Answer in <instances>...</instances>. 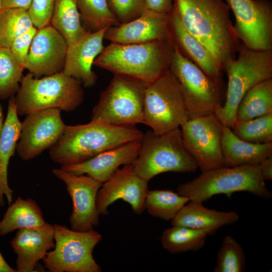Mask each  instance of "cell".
<instances>
[{
	"mask_svg": "<svg viewBox=\"0 0 272 272\" xmlns=\"http://www.w3.org/2000/svg\"><path fill=\"white\" fill-rule=\"evenodd\" d=\"M185 28L212 53L221 68L236 57L241 41L223 0H173Z\"/></svg>",
	"mask_w": 272,
	"mask_h": 272,
	"instance_id": "6da1fadb",
	"label": "cell"
},
{
	"mask_svg": "<svg viewBox=\"0 0 272 272\" xmlns=\"http://www.w3.org/2000/svg\"><path fill=\"white\" fill-rule=\"evenodd\" d=\"M143 132L135 126L116 125L98 120L66 125L49 150L52 161L65 166L85 161L106 150L141 140Z\"/></svg>",
	"mask_w": 272,
	"mask_h": 272,
	"instance_id": "7a4b0ae2",
	"label": "cell"
},
{
	"mask_svg": "<svg viewBox=\"0 0 272 272\" xmlns=\"http://www.w3.org/2000/svg\"><path fill=\"white\" fill-rule=\"evenodd\" d=\"M173 45L170 40L139 44L110 43L104 46L93 65L150 84L169 70Z\"/></svg>",
	"mask_w": 272,
	"mask_h": 272,
	"instance_id": "3957f363",
	"label": "cell"
},
{
	"mask_svg": "<svg viewBox=\"0 0 272 272\" xmlns=\"http://www.w3.org/2000/svg\"><path fill=\"white\" fill-rule=\"evenodd\" d=\"M244 191L265 199L272 197L266 187L258 164L235 167L222 166L202 173L196 178L182 183L177 192L189 200L203 203L217 194L231 197Z\"/></svg>",
	"mask_w": 272,
	"mask_h": 272,
	"instance_id": "277c9868",
	"label": "cell"
},
{
	"mask_svg": "<svg viewBox=\"0 0 272 272\" xmlns=\"http://www.w3.org/2000/svg\"><path fill=\"white\" fill-rule=\"evenodd\" d=\"M82 85L63 72L42 78L29 73L23 76L15 96L17 114L23 116L52 108L74 111L84 99Z\"/></svg>",
	"mask_w": 272,
	"mask_h": 272,
	"instance_id": "5b68a950",
	"label": "cell"
},
{
	"mask_svg": "<svg viewBox=\"0 0 272 272\" xmlns=\"http://www.w3.org/2000/svg\"><path fill=\"white\" fill-rule=\"evenodd\" d=\"M237 54L224 67L228 77L226 98L224 104L217 106L214 112L223 126L231 128L245 94L258 83L272 78L271 50H253L241 42Z\"/></svg>",
	"mask_w": 272,
	"mask_h": 272,
	"instance_id": "8992f818",
	"label": "cell"
},
{
	"mask_svg": "<svg viewBox=\"0 0 272 272\" xmlns=\"http://www.w3.org/2000/svg\"><path fill=\"white\" fill-rule=\"evenodd\" d=\"M132 164L148 182L163 173L194 172L198 168L183 145L180 128L161 134L152 130L144 133L138 156Z\"/></svg>",
	"mask_w": 272,
	"mask_h": 272,
	"instance_id": "52a82bcc",
	"label": "cell"
},
{
	"mask_svg": "<svg viewBox=\"0 0 272 272\" xmlns=\"http://www.w3.org/2000/svg\"><path fill=\"white\" fill-rule=\"evenodd\" d=\"M147 84L137 78L114 75L100 94L91 120L125 126L144 124V103Z\"/></svg>",
	"mask_w": 272,
	"mask_h": 272,
	"instance_id": "ba28073f",
	"label": "cell"
},
{
	"mask_svg": "<svg viewBox=\"0 0 272 272\" xmlns=\"http://www.w3.org/2000/svg\"><path fill=\"white\" fill-rule=\"evenodd\" d=\"M144 119V124L158 134L180 128L189 119L180 85L170 70L147 84Z\"/></svg>",
	"mask_w": 272,
	"mask_h": 272,
	"instance_id": "9c48e42d",
	"label": "cell"
},
{
	"mask_svg": "<svg viewBox=\"0 0 272 272\" xmlns=\"http://www.w3.org/2000/svg\"><path fill=\"white\" fill-rule=\"evenodd\" d=\"M53 249L42 259L50 272H100L93 251L102 239L98 232L91 229L78 231L64 225L55 224Z\"/></svg>",
	"mask_w": 272,
	"mask_h": 272,
	"instance_id": "30bf717a",
	"label": "cell"
},
{
	"mask_svg": "<svg viewBox=\"0 0 272 272\" xmlns=\"http://www.w3.org/2000/svg\"><path fill=\"white\" fill-rule=\"evenodd\" d=\"M169 70L180 85L189 119L214 113L222 105L221 85L174 46Z\"/></svg>",
	"mask_w": 272,
	"mask_h": 272,
	"instance_id": "8fae6325",
	"label": "cell"
},
{
	"mask_svg": "<svg viewBox=\"0 0 272 272\" xmlns=\"http://www.w3.org/2000/svg\"><path fill=\"white\" fill-rule=\"evenodd\" d=\"M223 127L214 113L188 119L180 127L183 145L201 172L225 166Z\"/></svg>",
	"mask_w": 272,
	"mask_h": 272,
	"instance_id": "7c38bea8",
	"label": "cell"
},
{
	"mask_svg": "<svg viewBox=\"0 0 272 272\" xmlns=\"http://www.w3.org/2000/svg\"><path fill=\"white\" fill-rule=\"evenodd\" d=\"M235 18L238 38L247 47L272 50V5L269 0H225Z\"/></svg>",
	"mask_w": 272,
	"mask_h": 272,
	"instance_id": "4fadbf2b",
	"label": "cell"
},
{
	"mask_svg": "<svg viewBox=\"0 0 272 272\" xmlns=\"http://www.w3.org/2000/svg\"><path fill=\"white\" fill-rule=\"evenodd\" d=\"M61 111L47 109L26 115L16 147L21 159L35 158L59 140L66 126L61 117Z\"/></svg>",
	"mask_w": 272,
	"mask_h": 272,
	"instance_id": "5bb4252c",
	"label": "cell"
},
{
	"mask_svg": "<svg viewBox=\"0 0 272 272\" xmlns=\"http://www.w3.org/2000/svg\"><path fill=\"white\" fill-rule=\"evenodd\" d=\"M52 173L63 181L73 202L70 218L71 229L87 231L99 224L96 197L102 183L87 175H75L60 168H53Z\"/></svg>",
	"mask_w": 272,
	"mask_h": 272,
	"instance_id": "9a60e30c",
	"label": "cell"
},
{
	"mask_svg": "<svg viewBox=\"0 0 272 272\" xmlns=\"http://www.w3.org/2000/svg\"><path fill=\"white\" fill-rule=\"evenodd\" d=\"M148 183L137 174L132 164L124 165L103 183L99 189L96 197L98 214L108 215L110 205L121 199L129 203L136 214H142L145 209Z\"/></svg>",
	"mask_w": 272,
	"mask_h": 272,
	"instance_id": "2e32d148",
	"label": "cell"
},
{
	"mask_svg": "<svg viewBox=\"0 0 272 272\" xmlns=\"http://www.w3.org/2000/svg\"><path fill=\"white\" fill-rule=\"evenodd\" d=\"M67 49L64 38L49 24L38 29L30 46L25 69L37 78L62 72Z\"/></svg>",
	"mask_w": 272,
	"mask_h": 272,
	"instance_id": "e0dca14e",
	"label": "cell"
},
{
	"mask_svg": "<svg viewBox=\"0 0 272 272\" xmlns=\"http://www.w3.org/2000/svg\"><path fill=\"white\" fill-rule=\"evenodd\" d=\"M170 14L145 9L139 17L130 22L108 27L104 39L118 44L171 41Z\"/></svg>",
	"mask_w": 272,
	"mask_h": 272,
	"instance_id": "ac0fdd59",
	"label": "cell"
},
{
	"mask_svg": "<svg viewBox=\"0 0 272 272\" xmlns=\"http://www.w3.org/2000/svg\"><path fill=\"white\" fill-rule=\"evenodd\" d=\"M108 28L95 32L88 31L68 46L63 72L77 80L85 88H92L96 84L97 77L92 65L104 47V35Z\"/></svg>",
	"mask_w": 272,
	"mask_h": 272,
	"instance_id": "d6986e66",
	"label": "cell"
},
{
	"mask_svg": "<svg viewBox=\"0 0 272 272\" xmlns=\"http://www.w3.org/2000/svg\"><path fill=\"white\" fill-rule=\"evenodd\" d=\"M141 146V140L131 142L104 151L85 161L60 168L73 174L87 175L103 184L120 166L134 162Z\"/></svg>",
	"mask_w": 272,
	"mask_h": 272,
	"instance_id": "ffe728a7",
	"label": "cell"
},
{
	"mask_svg": "<svg viewBox=\"0 0 272 272\" xmlns=\"http://www.w3.org/2000/svg\"><path fill=\"white\" fill-rule=\"evenodd\" d=\"M10 244L17 255V271H34L38 261L55 246L53 225L46 223L38 228L18 230Z\"/></svg>",
	"mask_w": 272,
	"mask_h": 272,
	"instance_id": "44dd1931",
	"label": "cell"
},
{
	"mask_svg": "<svg viewBox=\"0 0 272 272\" xmlns=\"http://www.w3.org/2000/svg\"><path fill=\"white\" fill-rule=\"evenodd\" d=\"M170 16L171 41L173 45L213 81L222 85L223 70L212 53L185 28L174 8Z\"/></svg>",
	"mask_w": 272,
	"mask_h": 272,
	"instance_id": "7402d4cb",
	"label": "cell"
},
{
	"mask_svg": "<svg viewBox=\"0 0 272 272\" xmlns=\"http://www.w3.org/2000/svg\"><path fill=\"white\" fill-rule=\"evenodd\" d=\"M239 219L236 211H219L208 209L201 202L189 200L171 221V224L202 230L211 235L221 227L232 225Z\"/></svg>",
	"mask_w": 272,
	"mask_h": 272,
	"instance_id": "603a6c76",
	"label": "cell"
},
{
	"mask_svg": "<svg viewBox=\"0 0 272 272\" xmlns=\"http://www.w3.org/2000/svg\"><path fill=\"white\" fill-rule=\"evenodd\" d=\"M16 110L15 96L9 99L8 111L0 135V206L5 205L4 196L9 205L13 202V190L8 180V169L11 158L16 150L21 130Z\"/></svg>",
	"mask_w": 272,
	"mask_h": 272,
	"instance_id": "cb8c5ba5",
	"label": "cell"
},
{
	"mask_svg": "<svg viewBox=\"0 0 272 272\" xmlns=\"http://www.w3.org/2000/svg\"><path fill=\"white\" fill-rule=\"evenodd\" d=\"M222 151L225 166L259 164L272 156V143L254 144L238 138L231 128L223 126Z\"/></svg>",
	"mask_w": 272,
	"mask_h": 272,
	"instance_id": "d4e9b609",
	"label": "cell"
},
{
	"mask_svg": "<svg viewBox=\"0 0 272 272\" xmlns=\"http://www.w3.org/2000/svg\"><path fill=\"white\" fill-rule=\"evenodd\" d=\"M46 223L41 209L34 200L18 196L10 205L0 221V235L16 230L38 228Z\"/></svg>",
	"mask_w": 272,
	"mask_h": 272,
	"instance_id": "484cf974",
	"label": "cell"
},
{
	"mask_svg": "<svg viewBox=\"0 0 272 272\" xmlns=\"http://www.w3.org/2000/svg\"><path fill=\"white\" fill-rule=\"evenodd\" d=\"M50 24L64 38L68 46L88 31L82 24L76 0H56Z\"/></svg>",
	"mask_w": 272,
	"mask_h": 272,
	"instance_id": "4316f807",
	"label": "cell"
},
{
	"mask_svg": "<svg viewBox=\"0 0 272 272\" xmlns=\"http://www.w3.org/2000/svg\"><path fill=\"white\" fill-rule=\"evenodd\" d=\"M272 113V78L251 88L237 107L235 122L248 120Z\"/></svg>",
	"mask_w": 272,
	"mask_h": 272,
	"instance_id": "83f0119b",
	"label": "cell"
},
{
	"mask_svg": "<svg viewBox=\"0 0 272 272\" xmlns=\"http://www.w3.org/2000/svg\"><path fill=\"white\" fill-rule=\"evenodd\" d=\"M208 234L203 231L182 226L172 225L163 232L162 246L172 254L197 251L205 244Z\"/></svg>",
	"mask_w": 272,
	"mask_h": 272,
	"instance_id": "f1b7e54d",
	"label": "cell"
},
{
	"mask_svg": "<svg viewBox=\"0 0 272 272\" xmlns=\"http://www.w3.org/2000/svg\"><path fill=\"white\" fill-rule=\"evenodd\" d=\"M189 201L187 197L170 190H148L145 207L151 216L171 221Z\"/></svg>",
	"mask_w": 272,
	"mask_h": 272,
	"instance_id": "f546056e",
	"label": "cell"
},
{
	"mask_svg": "<svg viewBox=\"0 0 272 272\" xmlns=\"http://www.w3.org/2000/svg\"><path fill=\"white\" fill-rule=\"evenodd\" d=\"M76 1L83 25L88 31L95 32L120 24L107 0Z\"/></svg>",
	"mask_w": 272,
	"mask_h": 272,
	"instance_id": "4dcf8cb0",
	"label": "cell"
},
{
	"mask_svg": "<svg viewBox=\"0 0 272 272\" xmlns=\"http://www.w3.org/2000/svg\"><path fill=\"white\" fill-rule=\"evenodd\" d=\"M34 25L28 11L22 8L2 9L0 46L10 48L14 40Z\"/></svg>",
	"mask_w": 272,
	"mask_h": 272,
	"instance_id": "1f68e13d",
	"label": "cell"
},
{
	"mask_svg": "<svg viewBox=\"0 0 272 272\" xmlns=\"http://www.w3.org/2000/svg\"><path fill=\"white\" fill-rule=\"evenodd\" d=\"M24 69L17 61L10 48L0 46V99L15 96Z\"/></svg>",
	"mask_w": 272,
	"mask_h": 272,
	"instance_id": "d6a6232c",
	"label": "cell"
},
{
	"mask_svg": "<svg viewBox=\"0 0 272 272\" xmlns=\"http://www.w3.org/2000/svg\"><path fill=\"white\" fill-rule=\"evenodd\" d=\"M231 129L238 138L247 142L272 143V113L235 122Z\"/></svg>",
	"mask_w": 272,
	"mask_h": 272,
	"instance_id": "836d02e7",
	"label": "cell"
},
{
	"mask_svg": "<svg viewBox=\"0 0 272 272\" xmlns=\"http://www.w3.org/2000/svg\"><path fill=\"white\" fill-rule=\"evenodd\" d=\"M246 257L241 245L231 235L225 237L217 253L214 272H243Z\"/></svg>",
	"mask_w": 272,
	"mask_h": 272,
	"instance_id": "e575fe53",
	"label": "cell"
},
{
	"mask_svg": "<svg viewBox=\"0 0 272 272\" xmlns=\"http://www.w3.org/2000/svg\"><path fill=\"white\" fill-rule=\"evenodd\" d=\"M107 3L120 24L139 17L145 10V0H107Z\"/></svg>",
	"mask_w": 272,
	"mask_h": 272,
	"instance_id": "d590c367",
	"label": "cell"
},
{
	"mask_svg": "<svg viewBox=\"0 0 272 272\" xmlns=\"http://www.w3.org/2000/svg\"><path fill=\"white\" fill-rule=\"evenodd\" d=\"M56 0H32L28 13L38 29L50 24Z\"/></svg>",
	"mask_w": 272,
	"mask_h": 272,
	"instance_id": "8d00e7d4",
	"label": "cell"
},
{
	"mask_svg": "<svg viewBox=\"0 0 272 272\" xmlns=\"http://www.w3.org/2000/svg\"><path fill=\"white\" fill-rule=\"evenodd\" d=\"M37 30L33 26L16 38L10 47L17 61L24 69L32 40Z\"/></svg>",
	"mask_w": 272,
	"mask_h": 272,
	"instance_id": "74e56055",
	"label": "cell"
},
{
	"mask_svg": "<svg viewBox=\"0 0 272 272\" xmlns=\"http://www.w3.org/2000/svg\"><path fill=\"white\" fill-rule=\"evenodd\" d=\"M145 9L170 14L173 8V0H145Z\"/></svg>",
	"mask_w": 272,
	"mask_h": 272,
	"instance_id": "f35d334b",
	"label": "cell"
},
{
	"mask_svg": "<svg viewBox=\"0 0 272 272\" xmlns=\"http://www.w3.org/2000/svg\"><path fill=\"white\" fill-rule=\"evenodd\" d=\"M261 175L264 181L272 180V156L262 160L259 164Z\"/></svg>",
	"mask_w": 272,
	"mask_h": 272,
	"instance_id": "ab89813d",
	"label": "cell"
},
{
	"mask_svg": "<svg viewBox=\"0 0 272 272\" xmlns=\"http://www.w3.org/2000/svg\"><path fill=\"white\" fill-rule=\"evenodd\" d=\"M32 0H2V9L8 8L29 9Z\"/></svg>",
	"mask_w": 272,
	"mask_h": 272,
	"instance_id": "60d3db41",
	"label": "cell"
},
{
	"mask_svg": "<svg viewBox=\"0 0 272 272\" xmlns=\"http://www.w3.org/2000/svg\"><path fill=\"white\" fill-rule=\"evenodd\" d=\"M16 269L12 268L5 260L0 252V272H16Z\"/></svg>",
	"mask_w": 272,
	"mask_h": 272,
	"instance_id": "b9f144b4",
	"label": "cell"
},
{
	"mask_svg": "<svg viewBox=\"0 0 272 272\" xmlns=\"http://www.w3.org/2000/svg\"><path fill=\"white\" fill-rule=\"evenodd\" d=\"M4 116L3 114V108L0 103V135L3 128L4 124Z\"/></svg>",
	"mask_w": 272,
	"mask_h": 272,
	"instance_id": "7bdbcfd3",
	"label": "cell"
},
{
	"mask_svg": "<svg viewBox=\"0 0 272 272\" xmlns=\"http://www.w3.org/2000/svg\"><path fill=\"white\" fill-rule=\"evenodd\" d=\"M2 10V0H0V12Z\"/></svg>",
	"mask_w": 272,
	"mask_h": 272,
	"instance_id": "ee69618b",
	"label": "cell"
}]
</instances>
